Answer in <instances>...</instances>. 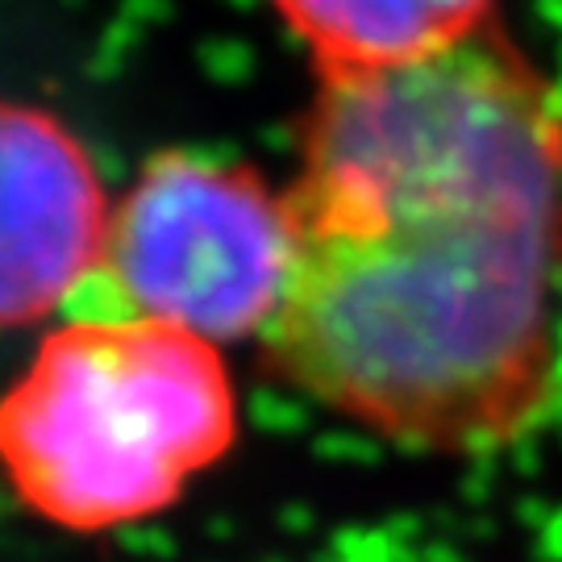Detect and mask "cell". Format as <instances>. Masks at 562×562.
<instances>
[{"label":"cell","mask_w":562,"mask_h":562,"mask_svg":"<svg viewBox=\"0 0 562 562\" xmlns=\"http://www.w3.org/2000/svg\"><path fill=\"white\" fill-rule=\"evenodd\" d=\"M92 283L109 288L101 317L176 325L213 346L262 338L288 283L283 192L250 167L159 150L113 201Z\"/></svg>","instance_id":"cell-3"},{"label":"cell","mask_w":562,"mask_h":562,"mask_svg":"<svg viewBox=\"0 0 562 562\" xmlns=\"http://www.w3.org/2000/svg\"><path fill=\"white\" fill-rule=\"evenodd\" d=\"M238 442L222 350L138 317L50 329L0 401V471L42 521L101 533L159 517Z\"/></svg>","instance_id":"cell-2"},{"label":"cell","mask_w":562,"mask_h":562,"mask_svg":"<svg viewBox=\"0 0 562 562\" xmlns=\"http://www.w3.org/2000/svg\"><path fill=\"white\" fill-rule=\"evenodd\" d=\"M113 204L55 113L0 101V329L38 325L97 280Z\"/></svg>","instance_id":"cell-4"},{"label":"cell","mask_w":562,"mask_h":562,"mask_svg":"<svg viewBox=\"0 0 562 562\" xmlns=\"http://www.w3.org/2000/svg\"><path fill=\"white\" fill-rule=\"evenodd\" d=\"M317 80L371 76L442 55L496 21V0H276Z\"/></svg>","instance_id":"cell-5"},{"label":"cell","mask_w":562,"mask_h":562,"mask_svg":"<svg viewBox=\"0 0 562 562\" xmlns=\"http://www.w3.org/2000/svg\"><path fill=\"white\" fill-rule=\"evenodd\" d=\"M262 359L422 454H487L559 401L562 88L492 21L442 55L317 80L283 188Z\"/></svg>","instance_id":"cell-1"}]
</instances>
